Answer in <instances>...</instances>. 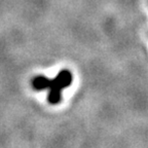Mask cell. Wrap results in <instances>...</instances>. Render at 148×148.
I'll use <instances>...</instances> for the list:
<instances>
[{
    "instance_id": "1",
    "label": "cell",
    "mask_w": 148,
    "mask_h": 148,
    "mask_svg": "<svg viewBox=\"0 0 148 148\" xmlns=\"http://www.w3.org/2000/svg\"><path fill=\"white\" fill-rule=\"evenodd\" d=\"M72 74L69 70H62L53 79H49L44 76H36L32 79V86L37 90L49 88V92L47 101L51 104H58L61 101L62 90L71 84Z\"/></svg>"
}]
</instances>
